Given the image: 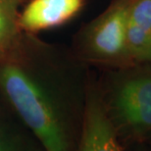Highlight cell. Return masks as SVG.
<instances>
[{
    "label": "cell",
    "mask_w": 151,
    "mask_h": 151,
    "mask_svg": "<svg viewBox=\"0 0 151 151\" xmlns=\"http://www.w3.org/2000/svg\"><path fill=\"white\" fill-rule=\"evenodd\" d=\"M0 89L46 151H68L58 110L47 90L22 63L0 55Z\"/></svg>",
    "instance_id": "6da1fadb"
},
{
    "label": "cell",
    "mask_w": 151,
    "mask_h": 151,
    "mask_svg": "<svg viewBox=\"0 0 151 151\" xmlns=\"http://www.w3.org/2000/svg\"><path fill=\"white\" fill-rule=\"evenodd\" d=\"M134 0H112L83 32L81 46L86 58L119 67L134 66L127 48V27Z\"/></svg>",
    "instance_id": "7a4b0ae2"
},
{
    "label": "cell",
    "mask_w": 151,
    "mask_h": 151,
    "mask_svg": "<svg viewBox=\"0 0 151 151\" xmlns=\"http://www.w3.org/2000/svg\"><path fill=\"white\" fill-rule=\"evenodd\" d=\"M114 114L135 132L151 131V73L143 72L124 80L115 90Z\"/></svg>",
    "instance_id": "3957f363"
},
{
    "label": "cell",
    "mask_w": 151,
    "mask_h": 151,
    "mask_svg": "<svg viewBox=\"0 0 151 151\" xmlns=\"http://www.w3.org/2000/svg\"><path fill=\"white\" fill-rule=\"evenodd\" d=\"M78 151H121L110 115L96 95L86 102Z\"/></svg>",
    "instance_id": "277c9868"
},
{
    "label": "cell",
    "mask_w": 151,
    "mask_h": 151,
    "mask_svg": "<svg viewBox=\"0 0 151 151\" xmlns=\"http://www.w3.org/2000/svg\"><path fill=\"white\" fill-rule=\"evenodd\" d=\"M84 0H32L19 17L21 29L39 32L67 23L77 15Z\"/></svg>",
    "instance_id": "5b68a950"
},
{
    "label": "cell",
    "mask_w": 151,
    "mask_h": 151,
    "mask_svg": "<svg viewBox=\"0 0 151 151\" xmlns=\"http://www.w3.org/2000/svg\"><path fill=\"white\" fill-rule=\"evenodd\" d=\"M18 1L0 0V55L12 49L19 35Z\"/></svg>",
    "instance_id": "8992f818"
},
{
    "label": "cell",
    "mask_w": 151,
    "mask_h": 151,
    "mask_svg": "<svg viewBox=\"0 0 151 151\" xmlns=\"http://www.w3.org/2000/svg\"><path fill=\"white\" fill-rule=\"evenodd\" d=\"M129 23L151 38V0H134Z\"/></svg>",
    "instance_id": "52a82bcc"
},
{
    "label": "cell",
    "mask_w": 151,
    "mask_h": 151,
    "mask_svg": "<svg viewBox=\"0 0 151 151\" xmlns=\"http://www.w3.org/2000/svg\"><path fill=\"white\" fill-rule=\"evenodd\" d=\"M0 151H17L8 142L7 138L5 137L1 131H0Z\"/></svg>",
    "instance_id": "ba28073f"
}]
</instances>
